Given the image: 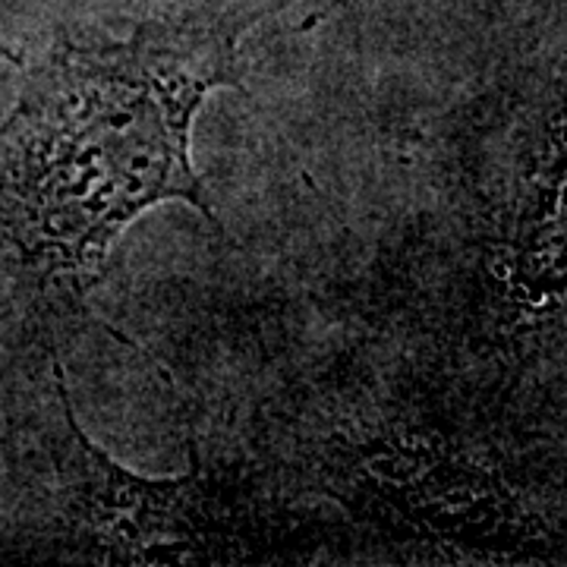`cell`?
Wrapping results in <instances>:
<instances>
[{"mask_svg":"<svg viewBox=\"0 0 567 567\" xmlns=\"http://www.w3.org/2000/svg\"><path fill=\"white\" fill-rule=\"evenodd\" d=\"M249 22L167 17L126 39L58 35L20 61V102L0 123V316L76 312L117 237L155 205H193L221 230L189 142L208 92L240 85Z\"/></svg>","mask_w":567,"mask_h":567,"instance_id":"6da1fadb","label":"cell"}]
</instances>
